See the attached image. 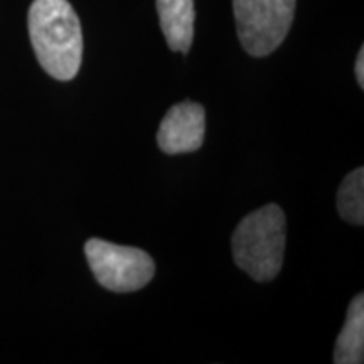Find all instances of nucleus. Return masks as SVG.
<instances>
[{
    "instance_id": "nucleus-1",
    "label": "nucleus",
    "mask_w": 364,
    "mask_h": 364,
    "mask_svg": "<svg viewBox=\"0 0 364 364\" xmlns=\"http://www.w3.org/2000/svg\"><path fill=\"white\" fill-rule=\"evenodd\" d=\"M27 22L43 70L59 81L75 78L83 59V33L71 4L68 0H34Z\"/></svg>"
},
{
    "instance_id": "nucleus-2",
    "label": "nucleus",
    "mask_w": 364,
    "mask_h": 364,
    "mask_svg": "<svg viewBox=\"0 0 364 364\" xmlns=\"http://www.w3.org/2000/svg\"><path fill=\"white\" fill-rule=\"evenodd\" d=\"M287 220L277 204L250 213L236 226L231 247L235 263L257 282H270L280 273L285 255Z\"/></svg>"
},
{
    "instance_id": "nucleus-3",
    "label": "nucleus",
    "mask_w": 364,
    "mask_h": 364,
    "mask_svg": "<svg viewBox=\"0 0 364 364\" xmlns=\"http://www.w3.org/2000/svg\"><path fill=\"white\" fill-rule=\"evenodd\" d=\"M295 0H233L240 43L250 56L263 58L275 51L289 34Z\"/></svg>"
},
{
    "instance_id": "nucleus-4",
    "label": "nucleus",
    "mask_w": 364,
    "mask_h": 364,
    "mask_svg": "<svg viewBox=\"0 0 364 364\" xmlns=\"http://www.w3.org/2000/svg\"><path fill=\"white\" fill-rule=\"evenodd\" d=\"M85 255L95 279L107 290L129 294L144 289L156 273V263L144 250L91 238Z\"/></svg>"
},
{
    "instance_id": "nucleus-5",
    "label": "nucleus",
    "mask_w": 364,
    "mask_h": 364,
    "mask_svg": "<svg viewBox=\"0 0 364 364\" xmlns=\"http://www.w3.org/2000/svg\"><path fill=\"white\" fill-rule=\"evenodd\" d=\"M206 134V112L203 105L181 102L174 105L162 118L157 132V144L162 152L176 154L196 152L204 142Z\"/></svg>"
},
{
    "instance_id": "nucleus-6",
    "label": "nucleus",
    "mask_w": 364,
    "mask_h": 364,
    "mask_svg": "<svg viewBox=\"0 0 364 364\" xmlns=\"http://www.w3.org/2000/svg\"><path fill=\"white\" fill-rule=\"evenodd\" d=\"M162 33L172 51L186 54L194 38V0H157Z\"/></svg>"
},
{
    "instance_id": "nucleus-7",
    "label": "nucleus",
    "mask_w": 364,
    "mask_h": 364,
    "mask_svg": "<svg viewBox=\"0 0 364 364\" xmlns=\"http://www.w3.org/2000/svg\"><path fill=\"white\" fill-rule=\"evenodd\" d=\"M364 361V295L353 299L344 327L334 348L336 364H361Z\"/></svg>"
},
{
    "instance_id": "nucleus-8",
    "label": "nucleus",
    "mask_w": 364,
    "mask_h": 364,
    "mask_svg": "<svg viewBox=\"0 0 364 364\" xmlns=\"http://www.w3.org/2000/svg\"><path fill=\"white\" fill-rule=\"evenodd\" d=\"M338 213L344 221L363 226L364 223V171L358 167L341 182L338 191Z\"/></svg>"
},
{
    "instance_id": "nucleus-9",
    "label": "nucleus",
    "mask_w": 364,
    "mask_h": 364,
    "mask_svg": "<svg viewBox=\"0 0 364 364\" xmlns=\"http://www.w3.org/2000/svg\"><path fill=\"white\" fill-rule=\"evenodd\" d=\"M354 70H356L358 83L363 88V86H364V49L363 48H361V51H359V54H358L356 68H354Z\"/></svg>"
}]
</instances>
